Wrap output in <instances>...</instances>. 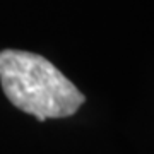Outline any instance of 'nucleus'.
<instances>
[{
	"label": "nucleus",
	"instance_id": "nucleus-1",
	"mask_svg": "<svg viewBox=\"0 0 154 154\" xmlns=\"http://www.w3.org/2000/svg\"><path fill=\"white\" fill-rule=\"evenodd\" d=\"M0 84L12 105L39 122L72 116L86 101L50 60L22 50L0 51Z\"/></svg>",
	"mask_w": 154,
	"mask_h": 154
}]
</instances>
